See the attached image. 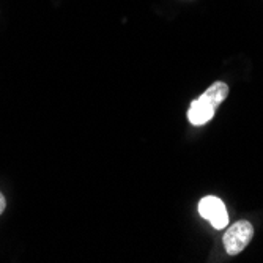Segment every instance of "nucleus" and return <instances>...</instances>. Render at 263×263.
<instances>
[{
    "instance_id": "2",
    "label": "nucleus",
    "mask_w": 263,
    "mask_h": 263,
    "mask_svg": "<svg viewBox=\"0 0 263 263\" xmlns=\"http://www.w3.org/2000/svg\"><path fill=\"white\" fill-rule=\"evenodd\" d=\"M254 227L249 221H236L232 224L222 236V243L229 255H238L252 241Z\"/></svg>"
},
{
    "instance_id": "3",
    "label": "nucleus",
    "mask_w": 263,
    "mask_h": 263,
    "mask_svg": "<svg viewBox=\"0 0 263 263\" xmlns=\"http://www.w3.org/2000/svg\"><path fill=\"white\" fill-rule=\"evenodd\" d=\"M199 213L200 216L206 221H210V224L214 229H226L229 224V213L226 210L224 202L219 197L214 196H206L199 202Z\"/></svg>"
},
{
    "instance_id": "1",
    "label": "nucleus",
    "mask_w": 263,
    "mask_h": 263,
    "mask_svg": "<svg viewBox=\"0 0 263 263\" xmlns=\"http://www.w3.org/2000/svg\"><path fill=\"white\" fill-rule=\"evenodd\" d=\"M229 97V85L222 81L213 82L199 98L189 104L187 120L194 126L206 125L216 114L218 106Z\"/></svg>"
},
{
    "instance_id": "4",
    "label": "nucleus",
    "mask_w": 263,
    "mask_h": 263,
    "mask_svg": "<svg viewBox=\"0 0 263 263\" xmlns=\"http://www.w3.org/2000/svg\"><path fill=\"white\" fill-rule=\"evenodd\" d=\"M5 208H7V199H5V196L2 193H0V216L4 214Z\"/></svg>"
}]
</instances>
